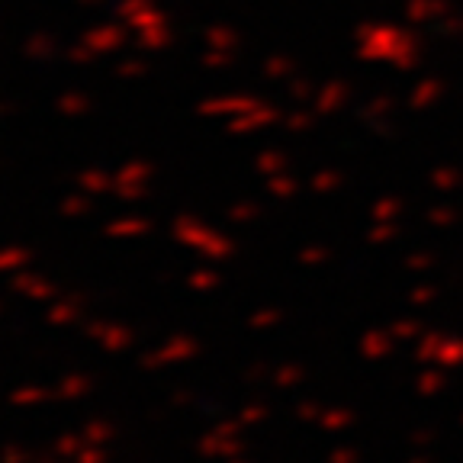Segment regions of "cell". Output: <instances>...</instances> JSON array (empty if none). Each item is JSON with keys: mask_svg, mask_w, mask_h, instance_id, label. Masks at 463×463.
<instances>
[{"mask_svg": "<svg viewBox=\"0 0 463 463\" xmlns=\"http://www.w3.org/2000/svg\"><path fill=\"white\" fill-rule=\"evenodd\" d=\"M80 107H84L80 97H65V109H80Z\"/></svg>", "mask_w": 463, "mask_h": 463, "instance_id": "cell-6", "label": "cell"}, {"mask_svg": "<svg viewBox=\"0 0 463 463\" xmlns=\"http://www.w3.org/2000/svg\"><path fill=\"white\" fill-rule=\"evenodd\" d=\"M87 390V380L84 376H78V380H65V386H61V396H80V392Z\"/></svg>", "mask_w": 463, "mask_h": 463, "instance_id": "cell-3", "label": "cell"}, {"mask_svg": "<svg viewBox=\"0 0 463 463\" xmlns=\"http://www.w3.org/2000/svg\"><path fill=\"white\" fill-rule=\"evenodd\" d=\"M45 396H49L45 390H23V392H16V396H14V402L16 405H23V402H39V399H45Z\"/></svg>", "mask_w": 463, "mask_h": 463, "instance_id": "cell-4", "label": "cell"}, {"mask_svg": "<svg viewBox=\"0 0 463 463\" xmlns=\"http://www.w3.org/2000/svg\"><path fill=\"white\" fill-rule=\"evenodd\" d=\"M0 460L4 463H29V454H23V450H16V448H4L0 450Z\"/></svg>", "mask_w": 463, "mask_h": 463, "instance_id": "cell-5", "label": "cell"}, {"mask_svg": "<svg viewBox=\"0 0 463 463\" xmlns=\"http://www.w3.org/2000/svg\"><path fill=\"white\" fill-rule=\"evenodd\" d=\"M109 438H113V428L103 425V421H90V425L84 428L87 444H103V441H109Z\"/></svg>", "mask_w": 463, "mask_h": 463, "instance_id": "cell-1", "label": "cell"}, {"mask_svg": "<svg viewBox=\"0 0 463 463\" xmlns=\"http://www.w3.org/2000/svg\"><path fill=\"white\" fill-rule=\"evenodd\" d=\"M74 463H107V454L100 450V444H90V448H80Z\"/></svg>", "mask_w": 463, "mask_h": 463, "instance_id": "cell-2", "label": "cell"}]
</instances>
